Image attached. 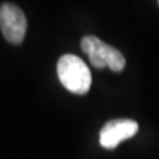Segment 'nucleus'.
<instances>
[{"label": "nucleus", "instance_id": "nucleus-5", "mask_svg": "<svg viewBox=\"0 0 159 159\" xmlns=\"http://www.w3.org/2000/svg\"><path fill=\"white\" fill-rule=\"evenodd\" d=\"M158 4H159V2H158Z\"/></svg>", "mask_w": 159, "mask_h": 159}, {"label": "nucleus", "instance_id": "nucleus-4", "mask_svg": "<svg viewBox=\"0 0 159 159\" xmlns=\"http://www.w3.org/2000/svg\"><path fill=\"white\" fill-rule=\"evenodd\" d=\"M137 131L138 123L133 119H113L101 129L99 143L102 147L111 150L119 145V142L134 137Z\"/></svg>", "mask_w": 159, "mask_h": 159}, {"label": "nucleus", "instance_id": "nucleus-3", "mask_svg": "<svg viewBox=\"0 0 159 159\" xmlns=\"http://www.w3.org/2000/svg\"><path fill=\"white\" fill-rule=\"evenodd\" d=\"M0 29L4 39L13 45H19L27 32V19L21 8L12 3L0 6Z\"/></svg>", "mask_w": 159, "mask_h": 159}, {"label": "nucleus", "instance_id": "nucleus-1", "mask_svg": "<svg viewBox=\"0 0 159 159\" xmlns=\"http://www.w3.org/2000/svg\"><path fill=\"white\" fill-rule=\"evenodd\" d=\"M57 76L64 88L74 94H85L92 86V74L86 64L74 54H64L57 62Z\"/></svg>", "mask_w": 159, "mask_h": 159}, {"label": "nucleus", "instance_id": "nucleus-2", "mask_svg": "<svg viewBox=\"0 0 159 159\" xmlns=\"http://www.w3.org/2000/svg\"><path fill=\"white\" fill-rule=\"evenodd\" d=\"M81 48L88 54L92 65L97 69L109 68L113 72H121L126 65V60L118 49L96 36L84 37L81 40Z\"/></svg>", "mask_w": 159, "mask_h": 159}]
</instances>
